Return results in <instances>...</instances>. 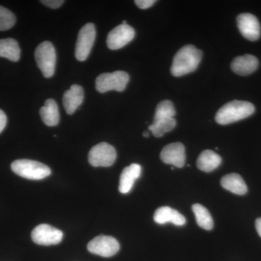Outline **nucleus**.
Listing matches in <instances>:
<instances>
[{
    "mask_svg": "<svg viewBox=\"0 0 261 261\" xmlns=\"http://www.w3.org/2000/svg\"><path fill=\"white\" fill-rule=\"evenodd\" d=\"M202 57V51L191 44L181 48L173 58L171 74L179 77L195 71L200 64Z\"/></svg>",
    "mask_w": 261,
    "mask_h": 261,
    "instance_id": "obj_1",
    "label": "nucleus"
},
{
    "mask_svg": "<svg viewBox=\"0 0 261 261\" xmlns=\"http://www.w3.org/2000/svg\"><path fill=\"white\" fill-rule=\"evenodd\" d=\"M255 110V106L251 102L233 100L220 108L215 119L219 124H230L252 116Z\"/></svg>",
    "mask_w": 261,
    "mask_h": 261,
    "instance_id": "obj_2",
    "label": "nucleus"
},
{
    "mask_svg": "<svg viewBox=\"0 0 261 261\" xmlns=\"http://www.w3.org/2000/svg\"><path fill=\"white\" fill-rule=\"evenodd\" d=\"M11 169L21 177L31 180H41L51 174V169L46 165L32 160H17L12 163Z\"/></svg>",
    "mask_w": 261,
    "mask_h": 261,
    "instance_id": "obj_3",
    "label": "nucleus"
},
{
    "mask_svg": "<svg viewBox=\"0 0 261 261\" xmlns=\"http://www.w3.org/2000/svg\"><path fill=\"white\" fill-rule=\"evenodd\" d=\"M38 67L45 78H50L56 71L57 56L54 46L49 42L41 43L35 50Z\"/></svg>",
    "mask_w": 261,
    "mask_h": 261,
    "instance_id": "obj_4",
    "label": "nucleus"
},
{
    "mask_svg": "<svg viewBox=\"0 0 261 261\" xmlns=\"http://www.w3.org/2000/svg\"><path fill=\"white\" fill-rule=\"evenodd\" d=\"M129 82V75L125 71L105 73L98 75L96 79V89L100 93L109 91L123 92Z\"/></svg>",
    "mask_w": 261,
    "mask_h": 261,
    "instance_id": "obj_5",
    "label": "nucleus"
},
{
    "mask_svg": "<svg viewBox=\"0 0 261 261\" xmlns=\"http://www.w3.org/2000/svg\"><path fill=\"white\" fill-rule=\"evenodd\" d=\"M96 38V29L93 23H89L84 25L80 32L75 44V56L80 61L87 59Z\"/></svg>",
    "mask_w": 261,
    "mask_h": 261,
    "instance_id": "obj_6",
    "label": "nucleus"
},
{
    "mask_svg": "<svg viewBox=\"0 0 261 261\" xmlns=\"http://www.w3.org/2000/svg\"><path fill=\"white\" fill-rule=\"evenodd\" d=\"M116 149L112 145L101 142L94 146L89 152V162L94 167H110L116 161Z\"/></svg>",
    "mask_w": 261,
    "mask_h": 261,
    "instance_id": "obj_7",
    "label": "nucleus"
},
{
    "mask_svg": "<svg viewBox=\"0 0 261 261\" xmlns=\"http://www.w3.org/2000/svg\"><path fill=\"white\" fill-rule=\"evenodd\" d=\"M87 249L91 253L94 255L110 257L119 251L120 245L113 237L100 235L89 242Z\"/></svg>",
    "mask_w": 261,
    "mask_h": 261,
    "instance_id": "obj_8",
    "label": "nucleus"
},
{
    "mask_svg": "<svg viewBox=\"0 0 261 261\" xmlns=\"http://www.w3.org/2000/svg\"><path fill=\"white\" fill-rule=\"evenodd\" d=\"M63 233L61 230L53 227L49 224H40L33 229L32 239L33 242L39 245H58L61 243Z\"/></svg>",
    "mask_w": 261,
    "mask_h": 261,
    "instance_id": "obj_9",
    "label": "nucleus"
},
{
    "mask_svg": "<svg viewBox=\"0 0 261 261\" xmlns=\"http://www.w3.org/2000/svg\"><path fill=\"white\" fill-rule=\"evenodd\" d=\"M135 37V29L128 24L118 25L109 32L107 38L108 48L113 50L121 49L133 40Z\"/></svg>",
    "mask_w": 261,
    "mask_h": 261,
    "instance_id": "obj_10",
    "label": "nucleus"
},
{
    "mask_svg": "<svg viewBox=\"0 0 261 261\" xmlns=\"http://www.w3.org/2000/svg\"><path fill=\"white\" fill-rule=\"evenodd\" d=\"M239 30L245 39L256 41L260 37V25L255 15L250 13H242L238 17Z\"/></svg>",
    "mask_w": 261,
    "mask_h": 261,
    "instance_id": "obj_11",
    "label": "nucleus"
},
{
    "mask_svg": "<svg viewBox=\"0 0 261 261\" xmlns=\"http://www.w3.org/2000/svg\"><path fill=\"white\" fill-rule=\"evenodd\" d=\"M161 159L166 164L172 165L177 168L184 167L186 161L185 146L181 142L166 145L161 151Z\"/></svg>",
    "mask_w": 261,
    "mask_h": 261,
    "instance_id": "obj_12",
    "label": "nucleus"
},
{
    "mask_svg": "<svg viewBox=\"0 0 261 261\" xmlns=\"http://www.w3.org/2000/svg\"><path fill=\"white\" fill-rule=\"evenodd\" d=\"M84 89L80 85L73 84L65 92L63 102L65 111L68 115H72L83 102Z\"/></svg>",
    "mask_w": 261,
    "mask_h": 261,
    "instance_id": "obj_13",
    "label": "nucleus"
},
{
    "mask_svg": "<svg viewBox=\"0 0 261 261\" xmlns=\"http://www.w3.org/2000/svg\"><path fill=\"white\" fill-rule=\"evenodd\" d=\"M154 221L159 224L171 223L176 226H184L186 224V219L178 211L168 206L159 207L154 214Z\"/></svg>",
    "mask_w": 261,
    "mask_h": 261,
    "instance_id": "obj_14",
    "label": "nucleus"
},
{
    "mask_svg": "<svg viewBox=\"0 0 261 261\" xmlns=\"http://www.w3.org/2000/svg\"><path fill=\"white\" fill-rule=\"evenodd\" d=\"M258 67V60L252 55H245L235 58L231 62V70L240 75L251 74Z\"/></svg>",
    "mask_w": 261,
    "mask_h": 261,
    "instance_id": "obj_15",
    "label": "nucleus"
},
{
    "mask_svg": "<svg viewBox=\"0 0 261 261\" xmlns=\"http://www.w3.org/2000/svg\"><path fill=\"white\" fill-rule=\"evenodd\" d=\"M142 173L140 165L133 163L123 170L120 177L119 191L122 194H128L132 190L136 180L140 178Z\"/></svg>",
    "mask_w": 261,
    "mask_h": 261,
    "instance_id": "obj_16",
    "label": "nucleus"
},
{
    "mask_svg": "<svg viewBox=\"0 0 261 261\" xmlns=\"http://www.w3.org/2000/svg\"><path fill=\"white\" fill-rule=\"evenodd\" d=\"M221 186L225 190L238 195H243L247 192V187L243 178L238 173L226 175L221 181Z\"/></svg>",
    "mask_w": 261,
    "mask_h": 261,
    "instance_id": "obj_17",
    "label": "nucleus"
},
{
    "mask_svg": "<svg viewBox=\"0 0 261 261\" xmlns=\"http://www.w3.org/2000/svg\"><path fill=\"white\" fill-rule=\"evenodd\" d=\"M39 113L43 122L47 126H55L59 123V110L55 99H49L46 100L44 106L41 108Z\"/></svg>",
    "mask_w": 261,
    "mask_h": 261,
    "instance_id": "obj_18",
    "label": "nucleus"
},
{
    "mask_svg": "<svg viewBox=\"0 0 261 261\" xmlns=\"http://www.w3.org/2000/svg\"><path fill=\"white\" fill-rule=\"evenodd\" d=\"M221 158L219 154L212 150L203 151L199 156L197 161V166L200 171L204 172H211L216 169L221 165Z\"/></svg>",
    "mask_w": 261,
    "mask_h": 261,
    "instance_id": "obj_19",
    "label": "nucleus"
},
{
    "mask_svg": "<svg viewBox=\"0 0 261 261\" xmlns=\"http://www.w3.org/2000/svg\"><path fill=\"white\" fill-rule=\"evenodd\" d=\"M0 57L10 61L17 62L20 60V48L14 39H0Z\"/></svg>",
    "mask_w": 261,
    "mask_h": 261,
    "instance_id": "obj_20",
    "label": "nucleus"
},
{
    "mask_svg": "<svg viewBox=\"0 0 261 261\" xmlns=\"http://www.w3.org/2000/svg\"><path fill=\"white\" fill-rule=\"evenodd\" d=\"M192 211L195 216L196 221L201 228L211 230L214 228V220L206 207L200 204L192 205Z\"/></svg>",
    "mask_w": 261,
    "mask_h": 261,
    "instance_id": "obj_21",
    "label": "nucleus"
},
{
    "mask_svg": "<svg viewBox=\"0 0 261 261\" xmlns=\"http://www.w3.org/2000/svg\"><path fill=\"white\" fill-rule=\"evenodd\" d=\"M176 121L174 118L170 119L161 120L154 121L152 124L149 126V130L152 132L155 137H161L165 134L171 132L176 126Z\"/></svg>",
    "mask_w": 261,
    "mask_h": 261,
    "instance_id": "obj_22",
    "label": "nucleus"
},
{
    "mask_svg": "<svg viewBox=\"0 0 261 261\" xmlns=\"http://www.w3.org/2000/svg\"><path fill=\"white\" fill-rule=\"evenodd\" d=\"M176 110L171 101L163 100L158 105L154 114V121L174 118Z\"/></svg>",
    "mask_w": 261,
    "mask_h": 261,
    "instance_id": "obj_23",
    "label": "nucleus"
},
{
    "mask_svg": "<svg viewBox=\"0 0 261 261\" xmlns=\"http://www.w3.org/2000/svg\"><path fill=\"white\" fill-rule=\"evenodd\" d=\"M15 22V15L10 10L0 5V32L13 28Z\"/></svg>",
    "mask_w": 261,
    "mask_h": 261,
    "instance_id": "obj_24",
    "label": "nucleus"
},
{
    "mask_svg": "<svg viewBox=\"0 0 261 261\" xmlns=\"http://www.w3.org/2000/svg\"><path fill=\"white\" fill-rule=\"evenodd\" d=\"M41 3L51 9H57L64 3V1L63 0H42Z\"/></svg>",
    "mask_w": 261,
    "mask_h": 261,
    "instance_id": "obj_25",
    "label": "nucleus"
},
{
    "mask_svg": "<svg viewBox=\"0 0 261 261\" xmlns=\"http://www.w3.org/2000/svg\"><path fill=\"white\" fill-rule=\"evenodd\" d=\"M135 3L140 9L145 10L152 6L156 1L154 0H136Z\"/></svg>",
    "mask_w": 261,
    "mask_h": 261,
    "instance_id": "obj_26",
    "label": "nucleus"
},
{
    "mask_svg": "<svg viewBox=\"0 0 261 261\" xmlns=\"http://www.w3.org/2000/svg\"><path fill=\"white\" fill-rule=\"evenodd\" d=\"M7 124V116L2 110H0V133L4 130Z\"/></svg>",
    "mask_w": 261,
    "mask_h": 261,
    "instance_id": "obj_27",
    "label": "nucleus"
},
{
    "mask_svg": "<svg viewBox=\"0 0 261 261\" xmlns=\"http://www.w3.org/2000/svg\"><path fill=\"white\" fill-rule=\"evenodd\" d=\"M255 228H256L257 232L261 238V218H258L255 221Z\"/></svg>",
    "mask_w": 261,
    "mask_h": 261,
    "instance_id": "obj_28",
    "label": "nucleus"
},
{
    "mask_svg": "<svg viewBox=\"0 0 261 261\" xmlns=\"http://www.w3.org/2000/svg\"><path fill=\"white\" fill-rule=\"evenodd\" d=\"M143 136L145 137H149V132H147V130H145V132L143 133Z\"/></svg>",
    "mask_w": 261,
    "mask_h": 261,
    "instance_id": "obj_29",
    "label": "nucleus"
}]
</instances>
